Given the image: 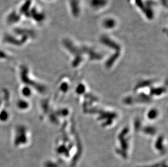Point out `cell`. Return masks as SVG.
<instances>
[{"label":"cell","mask_w":168,"mask_h":167,"mask_svg":"<svg viewBox=\"0 0 168 167\" xmlns=\"http://www.w3.org/2000/svg\"><path fill=\"white\" fill-rule=\"evenodd\" d=\"M114 25V23L113 22V20H107L105 22V26L106 27H112Z\"/></svg>","instance_id":"cell-1"}]
</instances>
